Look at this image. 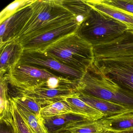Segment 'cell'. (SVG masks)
<instances>
[{
	"mask_svg": "<svg viewBox=\"0 0 133 133\" xmlns=\"http://www.w3.org/2000/svg\"><path fill=\"white\" fill-rule=\"evenodd\" d=\"M78 91L127 107L133 110V92L124 88L90 66L78 81Z\"/></svg>",
	"mask_w": 133,
	"mask_h": 133,
	"instance_id": "3",
	"label": "cell"
},
{
	"mask_svg": "<svg viewBox=\"0 0 133 133\" xmlns=\"http://www.w3.org/2000/svg\"><path fill=\"white\" fill-rule=\"evenodd\" d=\"M127 32L122 22L91 8L77 33L94 46L112 42Z\"/></svg>",
	"mask_w": 133,
	"mask_h": 133,
	"instance_id": "4",
	"label": "cell"
},
{
	"mask_svg": "<svg viewBox=\"0 0 133 133\" xmlns=\"http://www.w3.org/2000/svg\"><path fill=\"white\" fill-rule=\"evenodd\" d=\"M80 98L88 105L102 112L105 117L123 113L133 112L127 107L78 91Z\"/></svg>",
	"mask_w": 133,
	"mask_h": 133,
	"instance_id": "13",
	"label": "cell"
},
{
	"mask_svg": "<svg viewBox=\"0 0 133 133\" xmlns=\"http://www.w3.org/2000/svg\"><path fill=\"white\" fill-rule=\"evenodd\" d=\"M35 0H16L7 6L0 13V23L11 17L26 6L32 3Z\"/></svg>",
	"mask_w": 133,
	"mask_h": 133,
	"instance_id": "23",
	"label": "cell"
},
{
	"mask_svg": "<svg viewBox=\"0 0 133 133\" xmlns=\"http://www.w3.org/2000/svg\"><path fill=\"white\" fill-rule=\"evenodd\" d=\"M11 99L21 117L32 133H49L42 116H37L24 105Z\"/></svg>",
	"mask_w": 133,
	"mask_h": 133,
	"instance_id": "16",
	"label": "cell"
},
{
	"mask_svg": "<svg viewBox=\"0 0 133 133\" xmlns=\"http://www.w3.org/2000/svg\"><path fill=\"white\" fill-rule=\"evenodd\" d=\"M43 52L68 67L84 74L95 61L93 45L77 32L61 39Z\"/></svg>",
	"mask_w": 133,
	"mask_h": 133,
	"instance_id": "2",
	"label": "cell"
},
{
	"mask_svg": "<svg viewBox=\"0 0 133 133\" xmlns=\"http://www.w3.org/2000/svg\"><path fill=\"white\" fill-rule=\"evenodd\" d=\"M71 110V114L87 119L95 121L102 119L105 116L102 112L88 105L79 96L78 91L64 99Z\"/></svg>",
	"mask_w": 133,
	"mask_h": 133,
	"instance_id": "15",
	"label": "cell"
},
{
	"mask_svg": "<svg viewBox=\"0 0 133 133\" xmlns=\"http://www.w3.org/2000/svg\"><path fill=\"white\" fill-rule=\"evenodd\" d=\"M11 115L8 118L0 121L9 126L13 133H32L23 121L14 104L11 98H10Z\"/></svg>",
	"mask_w": 133,
	"mask_h": 133,
	"instance_id": "18",
	"label": "cell"
},
{
	"mask_svg": "<svg viewBox=\"0 0 133 133\" xmlns=\"http://www.w3.org/2000/svg\"><path fill=\"white\" fill-rule=\"evenodd\" d=\"M83 117L71 114L56 116L45 120V124L49 133H58L72 121Z\"/></svg>",
	"mask_w": 133,
	"mask_h": 133,
	"instance_id": "19",
	"label": "cell"
},
{
	"mask_svg": "<svg viewBox=\"0 0 133 133\" xmlns=\"http://www.w3.org/2000/svg\"><path fill=\"white\" fill-rule=\"evenodd\" d=\"M32 4L0 23V44L18 38L31 15Z\"/></svg>",
	"mask_w": 133,
	"mask_h": 133,
	"instance_id": "10",
	"label": "cell"
},
{
	"mask_svg": "<svg viewBox=\"0 0 133 133\" xmlns=\"http://www.w3.org/2000/svg\"><path fill=\"white\" fill-rule=\"evenodd\" d=\"M1 133H13L10 127L3 122H1Z\"/></svg>",
	"mask_w": 133,
	"mask_h": 133,
	"instance_id": "26",
	"label": "cell"
},
{
	"mask_svg": "<svg viewBox=\"0 0 133 133\" xmlns=\"http://www.w3.org/2000/svg\"><path fill=\"white\" fill-rule=\"evenodd\" d=\"M70 133V132H69V131H63V132H61V133Z\"/></svg>",
	"mask_w": 133,
	"mask_h": 133,
	"instance_id": "28",
	"label": "cell"
},
{
	"mask_svg": "<svg viewBox=\"0 0 133 133\" xmlns=\"http://www.w3.org/2000/svg\"><path fill=\"white\" fill-rule=\"evenodd\" d=\"M23 50L17 39L0 44V76L8 74L19 63Z\"/></svg>",
	"mask_w": 133,
	"mask_h": 133,
	"instance_id": "11",
	"label": "cell"
},
{
	"mask_svg": "<svg viewBox=\"0 0 133 133\" xmlns=\"http://www.w3.org/2000/svg\"><path fill=\"white\" fill-rule=\"evenodd\" d=\"M79 25L76 20H74L21 43L24 49L43 51L61 39L77 32Z\"/></svg>",
	"mask_w": 133,
	"mask_h": 133,
	"instance_id": "9",
	"label": "cell"
},
{
	"mask_svg": "<svg viewBox=\"0 0 133 133\" xmlns=\"http://www.w3.org/2000/svg\"><path fill=\"white\" fill-rule=\"evenodd\" d=\"M110 6L125 11L133 15V0H102Z\"/></svg>",
	"mask_w": 133,
	"mask_h": 133,
	"instance_id": "25",
	"label": "cell"
},
{
	"mask_svg": "<svg viewBox=\"0 0 133 133\" xmlns=\"http://www.w3.org/2000/svg\"><path fill=\"white\" fill-rule=\"evenodd\" d=\"M19 62L78 81L82 78L84 74V73L68 67L40 50L24 49Z\"/></svg>",
	"mask_w": 133,
	"mask_h": 133,
	"instance_id": "7",
	"label": "cell"
},
{
	"mask_svg": "<svg viewBox=\"0 0 133 133\" xmlns=\"http://www.w3.org/2000/svg\"><path fill=\"white\" fill-rule=\"evenodd\" d=\"M16 93L32 99L42 107L54 103L64 101L78 91V86H65L56 89L39 86L26 90H17Z\"/></svg>",
	"mask_w": 133,
	"mask_h": 133,
	"instance_id": "8",
	"label": "cell"
},
{
	"mask_svg": "<svg viewBox=\"0 0 133 133\" xmlns=\"http://www.w3.org/2000/svg\"><path fill=\"white\" fill-rule=\"evenodd\" d=\"M109 124L110 130H125L133 128V112L123 113L104 117Z\"/></svg>",
	"mask_w": 133,
	"mask_h": 133,
	"instance_id": "21",
	"label": "cell"
},
{
	"mask_svg": "<svg viewBox=\"0 0 133 133\" xmlns=\"http://www.w3.org/2000/svg\"><path fill=\"white\" fill-rule=\"evenodd\" d=\"M17 94V96L12 97L13 99L24 105L37 116H42L41 112L43 107L42 106L39 105L32 99Z\"/></svg>",
	"mask_w": 133,
	"mask_h": 133,
	"instance_id": "24",
	"label": "cell"
},
{
	"mask_svg": "<svg viewBox=\"0 0 133 133\" xmlns=\"http://www.w3.org/2000/svg\"><path fill=\"white\" fill-rule=\"evenodd\" d=\"M110 129L109 123L104 117L95 121L82 118L71 122L58 133L65 131L71 133H105Z\"/></svg>",
	"mask_w": 133,
	"mask_h": 133,
	"instance_id": "14",
	"label": "cell"
},
{
	"mask_svg": "<svg viewBox=\"0 0 133 133\" xmlns=\"http://www.w3.org/2000/svg\"><path fill=\"white\" fill-rule=\"evenodd\" d=\"M32 13L17 39L20 43L76 20L57 0H35Z\"/></svg>",
	"mask_w": 133,
	"mask_h": 133,
	"instance_id": "1",
	"label": "cell"
},
{
	"mask_svg": "<svg viewBox=\"0 0 133 133\" xmlns=\"http://www.w3.org/2000/svg\"><path fill=\"white\" fill-rule=\"evenodd\" d=\"M93 64L120 86L133 92V57L98 60Z\"/></svg>",
	"mask_w": 133,
	"mask_h": 133,
	"instance_id": "6",
	"label": "cell"
},
{
	"mask_svg": "<svg viewBox=\"0 0 133 133\" xmlns=\"http://www.w3.org/2000/svg\"><path fill=\"white\" fill-rule=\"evenodd\" d=\"M3 76L6 77L11 87L21 90L36 88L52 77L61 76L50 71L20 62L8 74Z\"/></svg>",
	"mask_w": 133,
	"mask_h": 133,
	"instance_id": "5",
	"label": "cell"
},
{
	"mask_svg": "<svg viewBox=\"0 0 133 133\" xmlns=\"http://www.w3.org/2000/svg\"><path fill=\"white\" fill-rule=\"evenodd\" d=\"M71 113V109L66 103L64 101H61L43 107L41 114L43 119H45Z\"/></svg>",
	"mask_w": 133,
	"mask_h": 133,
	"instance_id": "22",
	"label": "cell"
},
{
	"mask_svg": "<svg viewBox=\"0 0 133 133\" xmlns=\"http://www.w3.org/2000/svg\"><path fill=\"white\" fill-rule=\"evenodd\" d=\"M85 2L92 9L124 24L127 27V32L133 36V14L106 4L102 0H88Z\"/></svg>",
	"mask_w": 133,
	"mask_h": 133,
	"instance_id": "12",
	"label": "cell"
},
{
	"mask_svg": "<svg viewBox=\"0 0 133 133\" xmlns=\"http://www.w3.org/2000/svg\"><path fill=\"white\" fill-rule=\"evenodd\" d=\"M9 83L5 76H0L1 104L0 121L8 118L11 115L10 102L8 95Z\"/></svg>",
	"mask_w": 133,
	"mask_h": 133,
	"instance_id": "20",
	"label": "cell"
},
{
	"mask_svg": "<svg viewBox=\"0 0 133 133\" xmlns=\"http://www.w3.org/2000/svg\"><path fill=\"white\" fill-rule=\"evenodd\" d=\"M105 133H133V128L117 130H109Z\"/></svg>",
	"mask_w": 133,
	"mask_h": 133,
	"instance_id": "27",
	"label": "cell"
},
{
	"mask_svg": "<svg viewBox=\"0 0 133 133\" xmlns=\"http://www.w3.org/2000/svg\"><path fill=\"white\" fill-rule=\"evenodd\" d=\"M57 2L70 11L79 25L88 16L91 8L85 1H58Z\"/></svg>",
	"mask_w": 133,
	"mask_h": 133,
	"instance_id": "17",
	"label": "cell"
}]
</instances>
